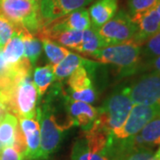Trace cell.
I'll use <instances>...</instances> for the list:
<instances>
[{"label": "cell", "mask_w": 160, "mask_h": 160, "mask_svg": "<svg viewBox=\"0 0 160 160\" xmlns=\"http://www.w3.org/2000/svg\"><path fill=\"white\" fill-rule=\"evenodd\" d=\"M140 72L160 74V56L142 62L138 70V73Z\"/></svg>", "instance_id": "obj_30"}, {"label": "cell", "mask_w": 160, "mask_h": 160, "mask_svg": "<svg viewBox=\"0 0 160 160\" xmlns=\"http://www.w3.org/2000/svg\"><path fill=\"white\" fill-rule=\"evenodd\" d=\"M56 79L53 68L50 64L36 68L33 73V82L37 88L38 97L41 98Z\"/></svg>", "instance_id": "obj_21"}, {"label": "cell", "mask_w": 160, "mask_h": 160, "mask_svg": "<svg viewBox=\"0 0 160 160\" xmlns=\"http://www.w3.org/2000/svg\"><path fill=\"white\" fill-rule=\"evenodd\" d=\"M155 157L157 158V159L160 160V145H159V148L156 151V153H155Z\"/></svg>", "instance_id": "obj_31"}, {"label": "cell", "mask_w": 160, "mask_h": 160, "mask_svg": "<svg viewBox=\"0 0 160 160\" xmlns=\"http://www.w3.org/2000/svg\"><path fill=\"white\" fill-rule=\"evenodd\" d=\"M160 112V106L133 104L126 122L115 132L113 142L122 141L135 135Z\"/></svg>", "instance_id": "obj_7"}, {"label": "cell", "mask_w": 160, "mask_h": 160, "mask_svg": "<svg viewBox=\"0 0 160 160\" xmlns=\"http://www.w3.org/2000/svg\"><path fill=\"white\" fill-rule=\"evenodd\" d=\"M0 15L32 34L44 26L40 0H0Z\"/></svg>", "instance_id": "obj_3"}, {"label": "cell", "mask_w": 160, "mask_h": 160, "mask_svg": "<svg viewBox=\"0 0 160 160\" xmlns=\"http://www.w3.org/2000/svg\"><path fill=\"white\" fill-rule=\"evenodd\" d=\"M70 160H114L109 151L96 152L88 149L84 138L80 136L72 147Z\"/></svg>", "instance_id": "obj_19"}, {"label": "cell", "mask_w": 160, "mask_h": 160, "mask_svg": "<svg viewBox=\"0 0 160 160\" xmlns=\"http://www.w3.org/2000/svg\"><path fill=\"white\" fill-rule=\"evenodd\" d=\"M94 0H40L44 25L71 12L84 8Z\"/></svg>", "instance_id": "obj_11"}, {"label": "cell", "mask_w": 160, "mask_h": 160, "mask_svg": "<svg viewBox=\"0 0 160 160\" xmlns=\"http://www.w3.org/2000/svg\"><path fill=\"white\" fill-rule=\"evenodd\" d=\"M92 70L83 66L69 76L68 86L70 98L89 104L96 100V92L92 82Z\"/></svg>", "instance_id": "obj_10"}, {"label": "cell", "mask_w": 160, "mask_h": 160, "mask_svg": "<svg viewBox=\"0 0 160 160\" xmlns=\"http://www.w3.org/2000/svg\"><path fill=\"white\" fill-rule=\"evenodd\" d=\"M115 160H158L153 149H134L127 150L116 157Z\"/></svg>", "instance_id": "obj_27"}, {"label": "cell", "mask_w": 160, "mask_h": 160, "mask_svg": "<svg viewBox=\"0 0 160 160\" xmlns=\"http://www.w3.org/2000/svg\"><path fill=\"white\" fill-rule=\"evenodd\" d=\"M102 47V40L98 36L96 30L91 27L83 31L82 44L78 52L83 55L92 58Z\"/></svg>", "instance_id": "obj_22"}, {"label": "cell", "mask_w": 160, "mask_h": 160, "mask_svg": "<svg viewBox=\"0 0 160 160\" xmlns=\"http://www.w3.org/2000/svg\"><path fill=\"white\" fill-rule=\"evenodd\" d=\"M18 128V118L10 112H7L0 120V143L2 147L12 146L14 144Z\"/></svg>", "instance_id": "obj_20"}, {"label": "cell", "mask_w": 160, "mask_h": 160, "mask_svg": "<svg viewBox=\"0 0 160 160\" xmlns=\"http://www.w3.org/2000/svg\"><path fill=\"white\" fill-rule=\"evenodd\" d=\"M95 30L105 47L130 41L137 31V26L129 13L121 10Z\"/></svg>", "instance_id": "obj_6"}, {"label": "cell", "mask_w": 160, "mask_h": 160, "mask_svg": "<svg viewBox=\"0 0 160 160\" xmlns=\"http://www.w3.org/2000/svg\"><path fill=\"white\" fill-rule=\"evenodd\" d=\"M16 29L17 25L0 15V50H2L11 39Z\"/></svg>", "instance_id": "obj_28"}, {"label": "cell", "mask_w": 160, "mask_h": 160, "mask_svg": "<svg viewBox=\"0 0 160 160\" xmlns=\"http://www.w3.org/2000/svg\"><path fill=\"white\" fill-rule=\"evenodd\" d=\"M95 64L96 63L93 62L92 61H89L77 53L69 52V54L61 62H59L52 68L56 79L62 81L64 78H69L76 69L83 66L93 71Z\"/></svg>", "instance_id": "obj_17"}, {"label": "cell", "mask_w": 160, "mask_h": 160, "mask_svg": "<svg viewBox=\"0 0 160 160\" xmlns=\"http://www.w3.org/2000/svg\"><path fill=\"white\" fill-rule=\"evenodd\" d=\"M160 56V31L151 36L142 46V62Z\"/></svg>", "instance_id": "obj_25"}, {"label": "cell", "mask_w": 160, "mask_h": 160, "mask_svg": "<svg viewBox=\"0 0 160 160\" xmlns=\"http://www.w3.org/2000/svg\"><path fill=\"white\" fill-rule=\"evenodd\" d=\"M118 0H96L89 9L92 28L98 29L118 12Z\"/></svg>", "instance_id": "obj_16"}, {"label": "cell", "mask_w": 160, "mask_h": 160, "mask_svg": "<svg viewBox=\"0 0 160 160\" xmlns=\"http://www.w3.org/2000/svg\"><path fill=\"white\" fill-rule=\"evenodd\" d=\"M134 104L160 106V74L146 73L127 86Z\"/></svg>", "instance_id": "obj_8"}, {"label": "cell", "mask_w": 160, "mask_h": 160, "mask_svg": "<svg viewBox=\"0 0 160 160\" xmlns=\"http://www.w3.org/2000/svg\"><path fill=\"white\" fill-rule=\"evenodd\" d=\"M37 37L40 40L48 39L52 42H55L59 45L67 46L74 49L75 51H78L82 44L83 31L64 29V30H53L42 27L36 33Z\"/></svg>", "instance_id": "obj_15"}, {"label": "cell", "mask_w": 160, "mask_h": 160, "mask_svg": "<svg viewBox=\"0 0 160 160\" xmlns=\"http://www.w3.org/2000/svg\"><path fill=\"white\" fill-rule=\"evenodd\" d=\"M0 160H25V155L14 146H6L0 150Z\"/></svg>", "instance_id": "obj_29"}, {"label": "cell", "mask_w": 160, "mask_h": 160, "mask_svg": "<svg viewBox=\"0 0 160 160\" xmlns=\"http://www.w3.org/2000/svg\"><path fill=\"white\" fill-rule=\"evenodd\" d=\"M25 28L17 26L11 39L1 50L4 60L8 67V70L16 66L24 58V45L22 40V31Z\"/></svg>", "instance_id": "obj_18"}, {"label": "cell", "mask_w": 160, "mask_h": 160, "mask_svg": "<svg viewBox=\"0 0 160 160\" xmlns=\"http://www.w3.org/2000/svg\"><path fill=\"white\" fill-rule=\"evenodd\" d=\"M19 126L26 144L25 160H40V126L35 118H20Z\"/></svg>", "instance_id": "obj_13"}, {"label": "cell", "mask_w": 160, "mask_h": 160, "mask_svg": "<svg viewBox=\"0 0 160 160\" xmlns=\"http://www.w3.org/2000/svg\"><path fill=\"white\" fill-rule=\"evenodd\" d=\"M36 117L40 126V160L48 159L59 149L67 129L59 123L52 105L46 99L37 109Z\"/></svg>", "instance_id": "obj_1"}, {"label": "cell", "mask_w": 160, "mask_h": 160, "mask_svg": "<svg viewBox=\"0 0 160 160\" xmlns=\"http://www.w3.org/2000/svg\"><path fill=\"white\" fill-rule=\"evenodd\" d=\"M160 0H128V9L131 17L142 14L156 8Z\"/></svg>", "instance_id": "obj_26"}, {"label": "cell", "mask_w": 160, "mask_h": 160, "mask_svg": "<svg viewBox=\"0 0 160 160\" xmlns=\"http://www.w3.org/2000/svg\"><path fill=\"white\" fill-rule=\"evenodd\" d=\"M132 19L137 26V31L130 42L136 46L142 47L151 36L160 31V16L156 8Z\"/></svg>", "instance_id": "obj_12"}, {"label": "cell", "mask_w": 160, "mask_h": 160, "mask_svg": "<svg viewBox=\"0 0 160 160\" xmlns=\"http://www.w3.org/2000/svg\"><path fill=\"white\" fill-rule=\"evenodd\" d=\"M134 103L128 94L127 86L114 92L102 107L98 108L96 120L113 135L126 122Z\"/></svg>", "instance_id": "obj_4"}, {"label": "cell", "mask_w": 160, "mask_h": 160, "mask_svg": "<svg viewBox=\"0 0 160 160\" xmlns=\"http://www.w3.org/2000/svg\"><path fill=\"white\" fill-rule=\"evenodd\" d=\"M62 103L71 126H79L83 130L89 129L98 115V109L89 103L75 101L62 92Z\"/></svg>", "instance_id": "obj_9"}, {"label": "cell", "mask_w": 160, "mask_h": 160, "mask_svg": "<svg viewBox=\"0 0 160 160\" xmlns=\"http://www.w3.org/2000/svg\"><path fill=\"white\" fill-rule=\"evenodd\" d=\"M43 27L53 30L71 29V30L84 31L91 28L92 25L88 11L85 8H81L57 19H54L46 23Z\"/></svg>", "instance_id": "obj_14"}, {"label": "cell", "mask_w": 160, "mask_h": 160, "mask_svg": "<svg viewBox=\"0 0 160 160\" xmlns=\"http://www.w3.org/2000/svg\"><path fill=\"white\" fill-rule=\"evenodd\" d=\"M8 112L18 118H35L37 111L38 91L31 78V74L23 77L6 92Z\"/></svg>", "instance_id": "obj_5"}, {"label": "cell", "mask_w": 160, "mask_h": 160, "mask_svg": "<svg viewBox=\"0 0 160 160\" xmlns=\"http://www.w3.org/2000/svg\"><path fill=\"white\" fill-rule=\"evenodd\" d=\"M40 41L42 42V46L44 47L46 57L50 62V65H52V67L61 62L69 54V51L67 48L63 47L62 46L55 42L48 39H42Z\"/></svg>", "instance_id": "obj_24"}, {"label": "cell", "mask_w": 160, "mask_h": 160, "mask_svg": "<svg viewBox=\"0 0 160 160\" xmlns=\"http://www.w3.org/2000/svg\"><path fill=\"white\" fill-rule=\"evenodd\" d=\"M22 40L24 45V57L27 58L32 65H35L42 51L41 41L35 38L33 34L26 29H23L22 31Z\"/></svg>", "instance_id": "obj_23"}, {"label": "cell", "mask_w": 160, "mask_h": 160, "mask_svg": "<svg viewBox=\"0 0 160 160\" xmlns=\"http://www.w3.org/2000/svg\"><path fill=\"white\" fill-rule=\"evenodd\" d=\"M3 147H2V145H1V143H0V150H1V149H2Z\"/></svg>", "instance_id": "obj_32"}, {"label": "cell", "mask_w": 160, "mask_h": 160, "mask_svg": "<svg viewBox=\"0 0 160 160\" xmlns=\"http://www.w3.org/2000/svg\"><path fill=\"white\" fill-rule=\"evenodd\" d=\"M92 59L116 66L121 77L131 76L138 73L142 62V47L130 41L116 46H105L100 49Z\"/></svg>", "instance_id": "obj_2"}]
</instances>
